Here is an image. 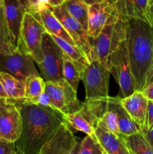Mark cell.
Wrapping results in <instances>:
<instances>
[{
  "label": "cell",
  "mask_w": 153,
  "mask_h": 154,
  "mask_svg": "<svg viewBox=\"0 0 153 154\" xmlns=\"http://www.w3.org/2000/svg\"><path fill=\"white\" fill-rule=\"evenodd\" d=\"M14 101L22 117L20 136L14 143L16 153L37 154L64 123L63 114L25 99Z\"/></svg>",
  "instance_id": "6da1fadb"
},
{
  "label": "cell",
  "mask_w": 153,
  "mask_h": 154,
  "mask_svg": "<svg viewBox=\"0 0 153 154\" xmlns=\"http://www.w3.org/2000/svg\"><path fill=\"white\" fill-rule=\"evenodd\" d=\"M127 50L136 91L142 92L153 61V25L128 18Z\"/></svg>",
  "instance_id": "7a4b0ae2"
},
{
  "label": "cell",
  "mask_w": 153,
  "mask_h": 154,
  "mask_svg": "<svg viewBox=\"0 0 153 154\" xmlns=\"http://www.w3.org/2000/svg\"><path fill=\"white\" fill-rule=\"evenodd\" d=\"M127 26L128 17L120 14L116 9L100 34L95 38H89L92 60H99L109 66L111 54L127 39Z\"/></svg>",
  "instance_id": "3957f363"
},
{
  "label": "cell",
  "mask_w": 153,
  "mask_h": 154,
  "mask_svg": "<svg viewBox=\"0 0 153 154\" xmlns=\"http://www.w3.org/2000/svg\"><path fill=\"white\" fill-rule=\"evenodd\" d=\"M108 98L86 99L79 111L63 115L64 123L70 128L97 139L95 136L96 126L107 111Z\"/></svg>",
  "instance_id": "277c9868"
},
{
  "label": "cell",
  "mask_w": 153,
  "mask_h": 154,
  "mask_svg": "<svg viewBox=\"0 0 153 154\" xmlns=\"http://www.w3.org/2000/svg\"><path fill=\"white\" fill-rule=\"evenodd\" d=\"M46 32L38 13L26 11L21 26L19 51L30 56L37 66L42 61L41 42Z\"/></svg>",
  "instance_id": "5b68a950"
},
{
  "label": "cell",
  "mask_w": 153,
  "mask_h": 154,
  "mask_svg": "<svg viewBox=\"0 0 153 154\" xmlns=\"http://www.w3.org/2000/svg\"><path fill=\"white\" fill-rule=\"evenodd\" d=\"M109 66L110 73L119 87V93L116 97L122 99L133 94L136 89L129 63L126 40L111 54Z\"/></svg>",
  "instance_id": "8992f818"
},
{
  "label": "cell",
  "mask_w": 153,
  "mask_h": 154,
  "mask_svg": "<svg viewBox=\"0 0 153 154\" xmlns=\"http://www.w3.org/2000/svg\"><path fill=\"white\" fill-rule=\"evenodd\" d=\"M42 61L38 67L44 81H56L63 79L62 66L64 54L50 34L45 32L41 42Z\"/></svg>",
  "instance_id": "52a82bcc"
},
{
  "label": "cell",
  "mask_w": 153,
  "mask_h": 154,
  "mask_svg": "<svg viewBox=\"0 0 153 154\" xmlns=\"http://www.w3.org/2000/svg\"><path fill=\"white\" fill-rule=\"evenodd\" d=\"M109 66L97 60H92L82 76L86 99H105L109 97Z\"/></svg>",
  "instance_id": "ba28073f"
},
{
  "label": "cell",
  "mask_w": 153,
  "mask_h": 154,
  "mask_svg": "<svg viewBox=\"0 0 153 154\" xmlns=\"http://www.w3.org/2000/svg\"><path fill=\"white\" fill-rule=\"evenodd\" d=\"M0 72H5L25 82L32 75H38L34 62L22 51H0Z\"/></svg>",
  "instance_id": "9c48e42d"
},
{
  "label": "cell",
  "mask_w": 153,
  "mask_h": 154,
  "mask_svg": "<svg viewBox=\"0 0 153 154\" xmlns=\"http://www.w3.org/2000/svg\"><path fill=\"white\" fill-rule=\"evenodd\" d=\"M50 8L54 16L61 23L78 49L90 64L92 60V48L86 32L83 29L80 23L68 13L63 4L57 7Z\"/></svg>",
  "instance_id": "30bf717a"
},
{
  "label": "cell",
  "mask_w": 153,
  "mask_h": 154,
  "mask_svg": "<svg viewBox=\"0 0 153 154\" xmlns=\"http://www.w3.org/2000/svg\"><path fill=\"white\" fill-rule=\"evenodd\" d=\"M45 91L49 95L55 109L63 115L75 113L82 106L76 92L64 79L56 82L45 81Z\"/></svg>",
  "instance_id": "8fae6325"
},
{
  "label": "cell",
  "mask_w": 153,
  "mask_h": 154,
  "mask_svg": "<svg viewBox=\"0 0 153 154\" xmlns=\"http://www.w3.org/2000/svg\"><path fill=\"white\" fill-rule=\"evenodd\" d=\"M20 111L10 99L0 98V139L15 143L21 134Z\"/></svg>",
  "instance_id": "7c38bea8"
},
{
  "label": "cell",
  "mask_w": 153,
  "mask_h": 154,
  "mask_svg": "<svg viewBox=\"0 0 153 154\" xmlns=\"http://www.w3.org/2000/svg\"><path fill=\"white\" fill-rule=\"evenodd\" d=\"M4 23L9 43L14 51L19 50L20 29L26 9L20 0H4Z\"/></svg>",
  "instance_id": "4fadbf2b"
},
{
  "label": "cell",
  "mask_w": 153,
  "mask_h": 154,
  "mask_svg": "<svg viewBox=\"0 0 153 154\" xmlns=\"http://www.w3.org/2000/svg\"><path fill=\"white\" fill-rule=\"evenodd\" d=\"M116 11L115 4L110 0L88 6V24L87 35L90 39L97 38Z\"/></svg>",
  "instance_id": "5bb4252c"
},
{
  "label": "cell",
  "mask_w": 153,
  "mask_h": 154,
  "mask_svg": "<svg viewBox=\"0 0 153 154\" xmlns=\"http://www.w3.org/2000/svg\"><path fill=\"white\" fill-rule=\"evenodd\" d=\"M77 141L70 128L64 123L37 154H69Z\"/></svg>",
  "instance_id": "9a60e30c"
},
{
  "label": "cell",
  "mask_w": 153,
  "mask_h": 154,
  "mask_svg": "<svg viewBox=\"0 0 153 154\" xmlns=\"http://www.w3.org/2000/svg\"><path fill=\"white\" fill-rule=\"evenodd\" d=\"M107 109L112 111L116 116L120 133L124 137L142 132V127L132 120L121 103L118 97L108 98Z\"/></svg>",
  "instance_id": "2e32d148"
},
{
  "label": "cell",
  "mask_w": 153,
  "mask_h": 154,
  "mask_svg": "<svg viewBox=\"0 0 153 154\" xmlns=\"http://www.w3.org/2000/svg\"><path fill=\"white\" fill-rule=\"evenodd\" d=\"M95 136L106 154H129L124 137L110 133L100 120L96 126Z\"/></svg>",
  "instance_id": "e0dca14e"
},
{
  "label": "cell",
  "mask_w": 153,
  "mask_h": 154,
  "mask_svg": "<svg viewBox=\"0 0 153 154\" xmlns=\"http://www.w3.org/2000/svg\"><path fill=\"white\" fill-rule=\"evenodd\" d=\"M115 6L118 13L126 17L139 19L153 25L148 0H117Z\"/></svg>",
  "instance_id": "ac0fdd59"
},
{
  "label": "cell",
  "mask_w": 153,
  "mask_h": 154,
  "mask_svg": "<svg viewBox=\"0 0 153 154\" xmlns=\"http://www.w3.org/2000/svg\"><path fill=\"white\" fill-rule=\"evenodd\" d=\"M148 102L142 92L135 91L133 94L121 99V103L132 120L143 127L146 116Z\"/></svg>",
  "instance_id": "d6986e66"
},
{
  "label": "cell",
  "mask_w": 153,
  "mask_h": 154,
  "mask_svg": "<svg viewBox=\"0 0 153 154\" xmlns=\"http://www.w3.org/2000/svg\"><path fill=\"white\" fill-rule=\"evenodd\" d=\"M38 14L39 18H40L44 26L46 32L52 35H55L56 37L60 38L62 40L65 41L66 42L71 45L72 46L77 48L76 45H75V43L72 40L68 33L65 31L61 23L54 16L49 6L46 5H42L41 8L39 9Z\"/></svg>",
  "instance_id": "ffe728a7"
},
{
  "label": "cell",
  "mask_w": 153,
  "mask_h": 154,
  "mask_svg": "<svg viewBox=\"0 0 153 154\" xmlns=\"http://www.w3.org/2000/svg\"><path fill=\"white\" fill-rule=\"evenodd\" d=\"M0 82L8 98L14 100L25 99V82L15 77L0 72Z\"/></svg>",
  "instance_id": "44dd1931"
},
{
  "label": "cell",
  "mask_w": 153,
  "mask_h": 154,
  "mask_svg": "<svg viewBox=\"0 0 153 154\" xmlns=\"http://www.w3.org/2000/svg\"><path fill=\"white\" fill-rule=\"evenodd\" d=\"M51 36L54 39V41L56 42L57 45L61 48V49L62 50L64 55L68 57V58H70L73 61L75 66L77 67L80 72L83 75L86 69V68L89 65V63L86 60V58L84 57L83 54L80 51L79 49H77L75 47L72 46L71 45L66 42L65 41L62 40L60 38L56 37L55 35H51Z\"/></svg>",
  "instance_id": "7402d4cb"
},
{
  "label": "cell",
  "mask_w": 153,
  "mask_h": 154,
  "mask_svg": "<svg viewBox=\"0 0 153 154\" xmlns=\"http://www.w3.org/2000/svg\"><path fill=\"white\" fill-rule=\"evenodd\" d=\"M68 13L80 23L87 32L88 24V6L82 0H66L63 3Z\"/></svg>",
  "instance_id": "603a6c76"
},
{
  "label": "cell",
  "mask_w": 153,
  "mask_h": 154,
  "mask_svg": "<svg viewBox=\"0 0 153 154\" xmlns=\"http://www.w3.org/2000/svg\"><path fill=\"white\" fill-rule=\"evenodd\" d=\"M45 92V81L40 75H32L25 81V99L35 104L39 96Z\"/></svg>",
  "instance_id": "cb8c5ba5"
},
{
  "label": "cell",
  "mask_w": 153,
  "mask_h": 154,
  "mask_svg": "<svg viewBox=\"0 0 153 154\" xmlns=\"http://www.w3.org/2000/svg\"><path fill=\"white\" fill-rule=\"evenodd\" d=\"M63 79L77 93L78 85L83 75L70 58L64 55L62 66Z\"/></svg>",
  "instance_id": "d4e9b609"
},
{
  "label": "cell",
  "mask_w": 153,
  "mask_h": 154,
  "mask_svg": "<svg viewBox=\"0 0 153 154\" xmlns=\"http://www.w3.org/2000/svg\"><path fill=\"white\" fill-rule=\"evenodd\" d=\"M128 148L135 154H153V147L142 132L124 137Z\"/></svg>",
  "instance_id": "484cf974"
},
{
  "label": "cell",
  "mask_w": 153,
  "mask_h": 154,
  "mask_svg": "<svg viewBox=\"0 0 153 154\" xmlns=\"http://www.w3.org/2000/svg\"><path fill=\"white\" fill-rule=\"evenodd\" d=\"M103 148L97 139L86 135L81 140L78 154H104Z\"/></svg>",
  "instance_id": "4316f807"
},
{
  "label": "cell",
  "mask_w": 153,
  "mask_h": 154,
  "mask_svg": "<svg viewBox=\"0 0 153 154\" xmlns=\"http://www.w3.org/2000/svg\"><path fill=\"white\" fill-rule=\"evenodd\" d=\"M100 121L104 123L105 127L110 133L118 137H124L120 133L118 123H117L116 116L112 111L107 109V111L104 113L102 118L100 119Z\"/></svg>",
  "instance_id": "83f0119b"
},
{
  "label": "cell",
  "mask_w": 153,
  "mask_h": 154,
  "mask_svg": "<svg viewBox=\"0 0 153 154\" xmlns=\"http://www.w3.org/2000/svg\"><path fill=\"white\" fill-rule=\"evenodd\" d=\"M0 51H14L9 43L8 38L4 23L3 7H0Z\"/></svg>",
  "instance_id": "f1b7e54d"
},
{
  "label": "cell",
  "mask_w": 153,
  "mask_h": 154,
  "mask_svg": "<svg viewBox=\"0 0 153 154\" xmlns=\"http://www.w3.org/2000/svg\"><path fill=\"white\" fill-rule=\"evenodd\" d=\"M26 11L38 13L39 9L44 5L41 0H20Z\"/></svg>",
  "instance_id": "f546056e"
},
{
  "label": "cell",
  "mask_w": 153,
  "mask_h": 154,
  "mask_svg": "<svg viewBox=\"0 0 153 154\" xmlns=\"http://www.w3.org/2000/svg\"><path fill=\"white\" fill-rule=\"evenodd\" d=\"M153 129V102L148 101V107H147L146 116L144 126L142 130L151 131Z\"/></svg>",
  "instance_id": "4dcf8cb0"
},
{
  "label": "cell",
  "mask_w": 153,
  "mask_h": 154,
  "mask_svg": "<svg viewBox=\"0 0 153 154\" xmlns=\"http://www.w3.org/2000/svg\"><path fill=\"white\" fill-rule=\"evenodd\" d=\"M0 154H17L14 143L0 139Z\"/></svg>",
  "instance_id": "1f68e13d"
},
{
  "label": "cell",
  "mask_w": 153,
  "mask_h": 154,
  "mask_svg": "<svg viewBox=\"0 0 153 154\" xmlns=\"http://www.w3.org/2000/svg\"><path fill=\"white\" fill-rule=\"evenodd\" d=\"M35 104H37V105H41V106H44V107H48V108L55 109V108H54L53 105H52V101H51L49 95L46 93V91H45L44 93H42V94L39 96L38 99H37V102H36Z\"/></svg>",
  "instance_id": "d6a6232c"
},
{
  "label": "cell",
  "mask_w": 153,
  "mask_h": 154,
  "mask_svg": "<svg viewBox=\"0 0 153 154\" xmlns=\"http://www.w3.org/2000/svg\"><path fill=\"white\" fill-rule=\"evenodd\" d=\"M142 94L144 95L147 100L150 102H153V83H151L147 85L142 91Z\"/></svg>",
  "instance_id": "836d02e7"
},
{
  "label": "cell",
  "mask_w": 153,
  "mask_h": 154,
  "mask_svg": "<svg viewBox=\"0 0 153 154\" xmlns=\"http://www.w3.org/2000/svg\"><path fill=\"white\" fill-rule=\"evenodd\" d=\"M65 0H41L43 5H46L49 7H57L64 2Z\"/></svg>",
  "instance_id": "e575fe53"
},
{
  "label": "cell",
  "mask_w": 153,
  "mask_h": 154,
  "mask_svg": "<svg viewBox=\"0 0 153 154\" xmlns=\"http://www.w3.org/2000/svg\"><path fill=\"white\" fill-rule=\"evenodd\" d=\"M142 135L145 136V138H146L147 141L150 143L152 146L153 147V129L151 131H146V130H142Z\"/></svg>",
  "instance_id": "d590c367"
},
{
  "label": "cell",
  "mask_w": 153,
  "mask_h": 154,
  "mask_svg": "<svg viewBox=\"0 0 153 154\" xmlns=\"http://www.w3.org/2000/svg\"><path fill=\"white\" fill-rule=\"evenodd\" d=\"M151 83H153V61H152V66H151V69H150L149 73H148V78H147L146 87L147 85H148L149 84H151Z\"/></svg>",
  "instance_id": "8d00e7d4"
},
{
  "label": "cell",
  "mask_w": 153,
  "mask_h": 154,
  "mask_svg": "<svg viewBox=\"0 0 153 154\" xmlns=\"http://www.w3.org/2000/svg\"><path fill=\"white\" fill-rule=\"evenodd\" d=\"M80 142H81V141H77V143L75 144V146L73 147V149H72L71 151L69 153V154H78V152H79V149H80Z\"/></svg>",
  "instance_id": "74e56055"
},
{
  "label": "cell",
  "mask_w": 153,
  "mask_h": 154,
  "mask_svg": "<svg viewBox=\"0 0 153 154\" xmlns=\"http://www.w3.org/2000/svg\"><path fill=\"white\" fill-rule=\"evenodd\" d=\"M82 1L86 5H87L88 6H90V5H94V4H96V3L100 2H102L103 0H82Z\"/></svg>",
  "instance_id": "f35d334b"
},
{
  "label": "cell",
  "mask_w": 153,
  "mask_h": 154,
  "mask_svg": "<svg viewBox=\"0 0 153 154\" xmlns=\"http://www.w3.org/2000/svg\"><path fill=\"white\" fill-rule=\"evenodd\" d=\"M0 98H5V99H8L5 91H4V88H3L1 82H0Z\"/></svg>",
  "instance_id": "ab89813d"
},
{
  "label": "cell",
  "mask_w": 153,
  "mask_h": 154,
  "mask_svg": "<svg viewBox=\"0 0 153 154\" xmlns=\"http://www.w3.org/2000/svg\"><path fill=\"white\" fill-rule=\"evenodd\" d=\"M150 17H151L152 22L153 23V4L150 6Z\"/></svg>",
  "instance_id": "60d3db41"
},
{
  "label": "cell",
  "mask_w": 153,
  "mask_h": 154,
  "mask_svg": "<svg viewBox=\"0 0 153 154\" xmlns=\"http://www.w3.org/2000/svg\"><path fill=\"white\" fill-rule=\"evenodd\" d=\"M4 5V0H0V7H3Z\"/></svg>",
  "instance_id": "b9f144b4"
},
{
  "label": "cell",
  "mask_w": 153,
  "mask_h": 154,
  "mask_svg": "<svg viewBox=\"0 0 153 154\" xmlns=\"http://www.w3.org/2000/svg\"><path fill=\"white\" fill-rule=\"evenodd\" d=\"M148 3H149V6H151L153 4V0H148Z\"/></svg>",
  "instance_id": "7bdbcfd3"
},
{
  "label": "cell",
  "mask_w": 153,
  "mask_h": 154,
  "mask_svg": "<svg viewBox=\"0 0 153 154\" xmlns=\"http://www.w3.org/2000/svg\"><path fill=\"white\" fill-rule=\"evenodd\" d=\"M110 1H111L112 3H114V4H115V3L117 2V0H110Z\"/></svg>",
  "instance_id": "ee69618b"
},
{
  "label": "cell",
  "mask_w": 153,
  "mask_h": 154,
  "mask_svg": "<svg viewBox=\"0 0 153 154\" xmlns=\"http://www.w3.org/2000/svg\"><path fill=\"white\" fill-rule=\"evenodd\" d=\"M129 154H135V153H133V152H132L131 150H129Z\"/></svg>",
  "instance_id": "f6af8a7d"
},
{
  "label": "cell",
  "mask_w": 153,
  "mask_h": 154,
  "mask_svg": "<svg viewBox=\"0 0 153 154\" xmlns=\"http://www.w3.org/2000/svg\"><path fill=\"white\" fill-rule=\"evenodd\" d=\"M104 154H106V153H104Z\"/></svg>",
  "instance_id": "bcb514c9"
},
{
  "label": "cell",
  "mask_w": 153,
  "mask_h": 154,
  "mask_svg": "<svg viewBox=\"0 0 153 154\" xmlns=\"http://www.w3.org/2000/svg\"><path fill=\"white\" fill-rule=\"evenodd\" d=\"M65 1H66V0H65Z\"/></svg>",
  "instance_id": "7dc6e473"
},
{
  "label": "cell",
  "mask_w": 153,
  "mask_h": 154,
  "mask_svg": "<svg viewBox=\"0 0 153 154\" xmlns=\"http://www.w3.org/2000/svg\"></svg>",
  "instance_id": "c3c4849f"
}]
</instances>
